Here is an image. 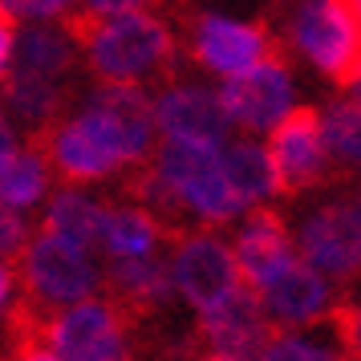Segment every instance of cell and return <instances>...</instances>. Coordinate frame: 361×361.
I'll list each match as a JSON object with an SVG mask.
<instances>
[{"mask_svg": "<svg viewBox=\"0 0 361 361\" xmlns=\"http://www.w3.org/2000/svg\"><path fill=\"white\" fill-rule=\"evenodd\" d=\"M66 20L69 41L82 53V66L98 82H175L179 37L159 13H90L73 8Z\"/></svg>", "mask_w": 361, "mask_h": 361, "instance_id": "1", "label": "cell"}, {"mask_svg": "<svg viewBox=\"0 0 361 361\" xmlns=\"http://www.w3.org/2000/svg\"><path fill=\"white\" fill-rule=\"evenodd\" d=\"M272 33L288 53L309 57L333 90L349 94L361 78V13L353 0H272Z\"/></svg>", "mask_w": 361, "mask_h": 361, "instance_id": "2", "label": "cell"}, {"mask_svg": "<svg viewBox=\"0 0 361 361\" xmlns=\"http://www.w3.org/2000/svg\"><path fill=\"white\" fill-rule=\"evenodd\" d=\"M29 147L41 154L45 171L66 187H90L130 166L122 134L94 106H85L78 118H61L45 130L29 134Z\"/></svg>", "mask_w": 361, "mask_h": 361, "instance_id": "3", "label": "cell"}, {"mask_svg": "<svg viewBox=\"0 0 361 361\" xmlns=\"http://www.w3.org/2000/svg\"><path fill=\"white\" fill-rule=\"evenodd\" d=\"M179 25H183V49L199 69H212L219 78L244 73L252 66L276 61V66H293L288 45L272 33L268 20H228L215 13H195L179 4Z\"/></svg>", "mask_w": 361, "mask_h": 361, "instance_id": "4", "label": "cell"}, {"mask_svg": "<svg viewBox=\"0 0 361 361\" xmlns=\"http://www.w3.org/2000/svg\"><path fill=\"white\" fill-rule=\"evenodd\" d=\"M268 163H272L276 195L284 199H300L317 187H333V183L349 179V171L325 147L317 106H288L284 110V118L268 130Z\"/></svg>", "mask_w": 361, "mask_h": 361, "instance_id": "5", "label": "cell"}, {"mask_svg": "<svg viewBox=\"0 0 361 361\" xmlns=\"http://www.w3.org/2000/svg\"><path fill=\"white\" fill-rule=\"evenodd\" d=\"M345 183V195L329 199L300 219L296 247L300 260L325 280L349 284L361 276V175H349Z\"/></svg>", "mask_w": 361, "mask_h": 361, "instance_id": "6", "label": "cell"}, {"mask_svg": "<svg viewBox=\"0 0 361 361\" xmlns=\"http://www.w3.org/2000/svg\"><path fill=\"white\" fill-rule=\"evenodd\" d=\"M17 272L25 284V300H33L41 309H66L78 305L102 284L98 264L90 260V252L66 244L61 235L37 228L17 256Z\"/></svg>", "mask_w": 361, "mask_h": 361, "instance_id": "7", "label": "cell"}, {"mask_svg": "<svg viewBox=\"0 0 361 361\" xmlns=\"http://www.w3.org/2000/svg\"><path fill=\"white\" fill-rule=\"evenodd\" d=\"M150 166L171 183V191L183 199V207L191 219L203 224H231L244 212V203L224 179L219 166V150L199 147V142H179V138H163V147L150 154Z\"/></svg>", "mask_w": 361, "mask_h": 361, "instance_id": "8", "label": "cell"}, {"mask_svg": "<svg viewBox=\"0 0 361 361\" xmlns=\"http://www.w3.org/2000/svg\"><path fill=\"white\" fill-rule=\"evenodd\" d=\"M130 321L110 300H78L41 317V337L61 361H134Z\"/></svg>", "mask_w": 361, "mask_h": 361, "instance_id": "9", "label": "cell"}, {"mask_svg": "<svg viewBox=\"0 0 361 361\" xmlns=\"http://www.w3.org/2000/svg\"><path fill=\"white\" fill-rule=\"evenodd\" d=\"M171 284L175 293H183V300L195 312H212L224 296L240 284L231 247L212 235V231H187L175 240V256H171Z\"/></svg>", "mask_w": 361, "mask_h": 361, "instance_id": "10", "label": "cell"}, {"mask_svg": "<svg viewBox=\"0 0 361 361\" xmlns=\"http://www.w3.org/2000/svg\"><path fill=\"white\" fill-rule=\"evenodd\" d=\"M276 333L280 329L264 312L256 288H247L244 280L212 312H199V341L212 345V353H228L235 361H256Z\"/></svg>", "mask_w": 361, "mask_h": 361, "instance_id": "11", "label": "cell"}, {"mask_svg": "<svg viewBox=\"0 0 361 361\" xmlns=\"http://www.w3.org/2000/svg\"><path fill=\"white\" fill-rule=\"evenodd\" d=\"M215 98H219L231 126H244L252 134L272 130L284 118V110L293 106V73H288V66L264 61V66H252L244 73H231L215 90Z\"/></svg>", "mask_w": 361, "mask_h": 361, "instance_id": "12", "label": "cell"}, {"mask_svg": "<svg viewBox=\"0 0 361 361\" xmlns=\"http://www.w3.org/2000/svg\"><path fill=\"white\" fill-rule=\"evenodd\" d=\"M102 284L110 293V305H114L130 325H142V321H154L159 312L171 305V268L159 252H147V256H118L110 260V268L102 272Z\"/></svg>", "mask_w": 361, "mask_h": 361, "instance_id": "13", "label": "cell"}, {"mask_svg": "<svg viewBox=\"0 0 361 361\" xmlns=\"http://www.w3.org/2000/svg\"><path fill=\"white\" fill-rule=\"evenodd\" d=\"M154 130L163 138L179 142H199V147H224L231 134V122L224 106L215 98V90L203 85H171L154 98Z\"/></svg>", "mask_w": 361, "mask_h": 361, "instance_id": "14", "label": "cell"}, {"mask_svg": "<svg viewBox=\"0 0 361 361\" xmlns=\"http://www.w3.org/2000/svg\"><path fill=\"white\" fill-rule=\"evenodd\" d=\"M256 296H260L264 312L272 317L276 329L312 325V321H321L329 312V300H333L329 280L321 276L317 268H309L300 256H293L280 272H272V276L256 288Z\"/></svg>", "mask_w": 361, "mask_h": 361, "instance_id": "15", "label": "cell"}, {"mask_svg": "<svg viewBox=\"0 0 361 361\" xmlns=\"http://www.w3.org/2000/svg\"><path fill=\"white\" fill-rule=\"evenodd\" d=\"M296 256V244H293V228L288 219L276 212V207H264L256 203L247 212L244 228L231 244V260H235V272L244 280L247 288H260L264 280L280 272L284 264Z\"/></svg>", "mask_w": 361, "mask_h": 361, "instance_id": "16", "label": "cell"}, {"mask_svg": "<svg viewBox=\"0 0 361 361\" xmlns=\"http://www.w3.org/2000/svg\"><path fill=\"white\" fill-rule=\"evenodd\" d=\"M78 82L73 78H41L29 69H4L0 78V110L13 114L29 134L45 130L53 122H61L73 106Z\"/></svg>", "mask_w": 361, "mask_h": 361, "instance_id": "17", "label": "cell"}, {"mask_svg": "<svg viewBox=\"0 0 361 361\" xmlns=\"http://www.w3.org/2000/svg\"><path fill=\"white\" fill-rule=\"evenodd\" d=\"M90 106L114 122V130L122 134V142H126L130 166L147 163L150 154H154V102L147 98V90H142V85L98 82Z\"/></svg>", "mask_w": 361, "mask_h": 361, "instance_id": "18", "label": "cell"}, {"mask_svg": "<svg viewBox=\"0 0 361 361\" xmlns=\"http://www.w3.org/2000/svg\"><path fill=\"white\" fill-rule=\"evenodd\" d=\"M8 66L41 73V78H73L82 66V53L69 41L66 29H53L45 20H37L20 37H13V61Z\"/></svg>", "mask_w": 361, "mask_h": 361, "instance_id": "19", "label": "cell"}, {"mask_svg": "<svg viewBox=\"0 0 361 361\" xmlns=\"http://www.w3.org/2000/svg\"><path fill=\"white\" fill-rule=\"evenodd\" d=\"M171 244V235L150 212H142L138 203H106L102 212V252L118 260V256H147L159 252V244Z\"/></svg>", "mask_w": 361, "mask_h": 361, "instance_id": "20", "label": "cell"}, {"mask_svg": "<svg viewBox=\"0 0 361 361\" xmlns=\"http://www.w3.org/2000/svg\"><path fill=\"white\" fill-rule=\"evenodd\" d=\"M102 212H106V203L85 199L78 187H61L49 199L41 228L53 231V235H61L66 244L82 247V252H94L102 244Z\"/></svg>", "mask_w": 361, "mask_h": 361, "instance_id": "21", "label": "cell"}, {"mask_svg": "<svg viewBox=\"0 0 361 361\" xmlns=\"http://www.w3.org/2000/svg\"><path fill=\"white\" fill-rule=\"evenodd\" d=\"M219 166H224V179L235 191V199L244 207H256L268 195H276V179H272V163H268V150L256 147L252 138L240 142H224L219 150Z\"/></svg>", "mask_w": 361, "mask_h": 361, "instance_id": "22", "label": "cell"}, {"mask_svg": "<svg viewBox=\"0 0 361 361\" xmlns=\"http://www.w3.org/2000/svg\"><path fill=\"white\" fill-rule=\"evenodd\" d=\"M49 187V171L33 147H17L0 159V203L8 207H33Z\"/></svg>", "mask_w": 361, "mask_h": 361, "instance_id": "23", "label": "cell"}, {"mask_svg": "<svg viewBox=\"0 0 361 361\" xmlns=\"http://www.w3.org/2000/svg\"><path fill=\"white\" fill-rule=\"evenodd\" d=\"M321 130H325V147L337 163L353 175L361 171V102L337 98L321 110Z\"/></svg>", "mask_w": 361, "mask_h": 361, "instance_id": "24", "label": "cell"}, {"mask_svg": "<svg viewBox=\"0 0 361 361\" xmlns=\"http://www.w3.org/2000/svg\"><path fill=\"white\" fill-rule=\"evenodd\" d=\"M256 361H341L333 349H325V345L317 341H305V337H284V333H276L272 341L264 345V353Z\"/></svg>", "mask_w": 361, "mask_h": 361, "instance_id": "25", "label": "cell"}, {"mask_svg": "<svg viewBox=\"0 0 361 361\" xmlns=\"http://www.w3.org/2000/svg\"><path fill=\"white\" fill-rule=\"evenodd\" d=\"M78 0H0V13L13 20H61Z\"/></svg>", "mask_w": 361, "mask_h": 361, "instance_id": "26", "label": "cell"}, {"mask_svg": "<svg viewBox=\"0 0 361 361\" xmlns=\"http://www.w3.org/2000/svg\"><path fill=\"white\" fill-rule=\"evenodd\" d=\"M333 312V333L341 341V361H361V305H337Z\"/></svg>", "mask_w": 361, "mask_h": 361, "instance_id": "27", "label": "cell"}, {"mask_svg": "<svg viewBox=\"0 0 361 361\" xmlns=\"http://www.w3.org/2000/svg\"><path fill=\"white\" fill-rule=\"evenodd\" d=\"M25 240H29V224L17 215V207L0 203V260H13V256H20Z\"/></svg>", "mask_w": 361, "mask_h": 361, "instance_id": "28", "label": "cell"}, {"mask_svg": "<svg viewBox=\"0 0 361 361\" xmlns=\"http://www.w3.org/2000/svg\"><path fill=\"white\" fill-rule=\"evenodd\" d=\"M183 0H85L90 13H159V8H179Z\"/></svg>", "mask_w": 361, "mask_h": 361, "instance_id": "29", "label": "cell"}, {"mask_svg": "<svg viewBox=\"0 0 361 361\" xmlns=\"http://www.w3.org/2000/svg\"><path fill=\"white\" fill-rule=\"evenodd\" d=\"M13 37H17V20L0 13V78H4V69L13 61Z\"/></svg>", "mask_w": 361, "mask_h": 361, "instance_id": "30", "label": "cell"}, {"mask_svg": "<svg viewBox=\"0 0 361 361\" xmlns=\"http://www.w3.org/2000/svg\"><path fill=\"white\" fill-rule=\"evenodd\" d=\"M8 150H17V134H13V122H8V114L0 110V159H4Z\"/></svg>", "mask_w": 361, "mask_h": 361, "instance_id": "31", "label": "cell"}, {"mask_svg": "<svg viewBox=\"0 0 361 361\" xmlns=\"http://www.w3.org/2000/svg\"><path fill=\"white\" fill-rule=\"evenodd\" d=\"M13 300V272L4 268V260H0V309Z\"/></svg>", "mask_w": 361, "mask_h": 361, "instance_id": "32", "label": "cell"}, {"mask_svg": "<svg viewBox=\"0 0 361 361\" xmlns=\"http://www.w3.org/2000/svg\"><path fill=\"white\" fill-rule=\"evenodd\" d=\"M349 98H353V102H361V78H357L353 85H349Z\"/></svg>", "mask_w": 361, "mask_h": 361, "instance_id": "33", "label": "cell"}, {"mask_svg": "<svg viewBox=\"0 0 361 361\" xmlns=\"http://www.w3.org/2000/svg\"><path fill=\"white\" fill-rule=\"evenodd\" d=\"M203 361H235V357H228V353H207Z\"/></svg>", "mask_w": 361, "mask_h": 361, "instance_id": "34", "label": "cell"}, {"mask_svg": "<svg viewBox=\"0 0 361 361\" xmlns=\"http://www.w3.org/2000/svg\"><path fill=\"white\" fill-rule=\"evenodd\" d=\"M353 4H357V13H361V0H353Z\"/></svg>", "mask_w": 361, "mask_h": 361, "instance_id": "35", "label": "cell"}]
</instances>
